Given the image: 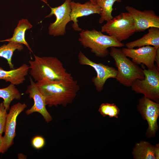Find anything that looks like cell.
<instances>
[{
  "label": "cell",
  "mask_w": 159,
  "mask_h": 159,
  "mask_svg": "<svg viewBox=\"0 0 159 159\" xmlns=\"http://www.w3.org/2000/svg\"><path fill=\"white\" fill-rule=\"evenodd\" d=\"M70 6L71 9L70 15V20L73 22L72 27L74 30L77 31H81L82 30L78 26L77 19L79 17L94 14L100 15L102 11V9L97 4L90 1L83 4L71 1Z\"/></svg>",
  "instance_id": "cell-14"
},
{
  "label": "cell",
  "mask_w": 159,
  "mask_h": 159,
  "mask_svg": "<svg viewBox=\"0 0 159 159\" xmlns=\"http://www.w3.org/2000/svg\"><path fill=\"white\" fill-rule=\"evenodd\" d=\"M138 109L148 124V131L154 134L158 128L157 121L159 115V104L145 96L139 100Z\"/></svg>",
  "instance_id": "cell-12"
},
{
  "label": "cell",
  "mask_w": 159,
  "mask_h": 159,
  "mask_svg": "<svg viewBox=\"0 0 159 159\" xmlns=\"http://www.w3.org/2000/svg\"><path fill=\"white\" fill-rule=\"evenodd\" d=\"M29 67L24 64L19 67L6 71L0 67V80L9 82L15 85L21 84L25 80V77L28 74Z\"/></svg>",
  "instance_id": "cell-15"
},
{
  "label": "cell",
  "mask_w": 159,
  "mask_h": 159,
  "mask_svg": "<svg viewBox=\"0 0 159 159\" xmlns=\"http://www.w3.org/2000/svg\"><path fill=\"white\" fill-rule=\"evenodd\" d=\"M30 84L27 87L25 93L28 94L30 99L32 98L34 104L30 109L27 110L26 114L29 115L34 112H38L43 117L47 123L52 120V117L47 111L44 97L39 90L35 83L30 78Z\"/></svg>",
  "instance_id": "cell-13"
},
{
  "label": "cell",
  "mask_w": 159,
  "mask_h": 159,
  "mask_svg": "<svg viewBox=\"0 0 159 159\" xmlns=\"http://www.w3.org/2000/svg\"><path fill=\"white\" fill-rule=\"evenodd\" d=\"M71 1V0H65L61 5L55 7H50L51 11L46 17H50L54 15L56 19L54 22L50 23L49 26V34L55 37L63 36L66 33V26L71 21L70 15Z\"/></svg>",
  "instance_id": "cell-7"
},
{
  "label": "cell",
  "mask_w": 159,
  "mask_h": 159,
  "mask_svg": "<svg viewBox=\"0 0 159 159\" xmlns=\"http://www.w3.org/2000/svg\"><path fill=\"white\" fill-rule=\"evenodd\" d=\"M25 103H18L12 105L7 114L3 137V143L1 153H4L14 144V139L16 136V127L17 117L26 107Z\"/></svg>",
  "instance_id": "cell-9"
},
{
  "label": "cell",
  "mask_w": 159,
  "mask_h": 159,
  "mask_svg": "<svg viewBox=\"0 0 159 159\" xmlns=\"http://www.w3.org/2000/svg\"><path fill=\"white\" fill-rule=\"evenodd\" d=\"M109 54L115 60L117 69L115 79L120 83L129 87L135 80L144 78L143 69L127 58L122 49L111 47Z\"/></svg>",
  "instance_id": "cell-4"
},
{
  "label": "cell",
  "mask_w": 159,
  "mask_h": 159,
  "mask_svg": "<svg viewBox=\"0 0 159 159\" xmlns=\"http://www.w3.org/2000/svg\"><path fill=\"white\" fill-rule=\"evenodd\" d=\"M23 48V44L9 42L7 44L0 47V57L6 59L10 69H13L14 65L11 61L14 52L16 50L21 51Z\"/></svg>",
  "instance_id": "cell-20"
},
{
  "label": "cell",
  "mask_w": 159,
  "mask_h": 159,
  "mask_svg": "<svg viewBox=\"0 0 159 159\" xmlns=\"http://www.w3.org/2000/svg\"><path fill=\"white\" fill-rule=\"evenodd\" d=\"M148 32L141 38L127 43L125 46L130 49L146 45L153 46L156 49L159 48V28L150 27Z\"/></svg>",
  "instance_id": "cell-16"
},
{
  "label": "cell",
  "mask_w": 159,
  "mask_h": 159,
  "mask_svg": "<svg viewBox=\"0 0 159 159\" xmlns=\"http://www.w3.org/2000/svg\"><path fill=\"white\" fill-rule=\"evenodd\" d=\"M78 57L80 64L90 66L96 71L97 76L92 78V81L98 91L100 92L103 89L107 79L116 78L117 70L115 68L101 63L95 62L89 59L80 51L79 53Z\"/></svg>",
  "instance_id": "cell-8"
},
{
  "label": "cell",
  "mask_w": 159,
  "mask_h": 159,
  "mask_svg": "<svg viewBox=\"0 0 159 159\" xmlns=\"http://www.w3.org/2000/svg\"><path fill=\"white\" fill-rule=\"evenodd\" d=\"M144 78L135 80L131 86L132 90L158 102L159 100V69L155 65L152 68H143Z\"/></svg>",
  "instance_id": "cell-6"
},
{
  "label": "cell",
  "mask_w": 159,
  "mask_h": 159,
  "mask_svg": "<svg viewBox=\"0 0 159 159\" xmlns=\"http://www.w3.org/2000/svg\"><path fill=\"white\" fill-rule=\"evenodd\" d=\"M154 153L156 159H158L159 158V144H157L154 146Z\"/></svg>",
  "instance_id": "cell-25"
},
{
  "label": "cell",
  "mask_w": 159,
  "mask_h": 159,
  "mask_svg": "<svg viewBox=\"0 0 159 159\" xmlns=\"http://www.w3.org/2000/svg\"><path fill=\"white\" fill-rule=\"evenodd\" d=\"M125 9L134 22L135 32H140L152 27L159 28V16L152 10L141 11L129 6Z\"/></svg>",
  "instance_id": "cell-10"
},
{
  "label": "cell",
  "mask_w": 159,
  "mask_h": 159,
  "mask_svg": "<svg viewBox=\"0 0 159 159\" xmlns=\"http://www.w3.org/2000/svg\"><path fill=\"white\" fill-rule=\"evenodd\" d=\"M122 0H96V4L102 9L99 20L100 24L111 20L113 17L112 14L113 6L115 2H120Z\"/></svg>",
  "instance_id": "cell-21"
},
{
  "label": "cell",
  "mask_w": 159,
  "mask_h": 159,
  "mask_svg": "<svg viewBox=\"0 0 159 159\" xmlns=\"http://www.w3.org/2000/svg\"><path fill=\"white\" fill-rule=\"evenodd\" d=\"M99 111L103 117L108 116L110 117H118L120 110L114 103H103L100 106Z\"/></svg>",
  "instance_id": "cell-22"
},
{
  "label": "cell",
  "mask_w": 159,
  "mask_h": 159,
  "mask_svg": "<svg viewBox=\"0 0 159 159\" xmlns=\"http://www.w3.org/2000/svg\"><path fill=\"white\" fill-rule=\"evenodd\" d=\"M21 95L15 85L10 84L7 87L0 89V97L3 100V102L7 111L10 109V105L14 99L19 100Z\"/></svg>",
  "instance_id": "cell-19"
},
{
  "label": "cell",
  "mask_w": 159,
  "mask_h": 159,
  "mask_svg": "<svg viewBox=\"0 0 159 159\" xmlns=\"http://www.w3.org/2000/svg\"><path fill=\"white\" fill-rule=\"evenodd\" d=\"M32 27V25L28 19H23L19 21L17 26L14 30L12 37L10 38L1 41L13 42L24 44L26 45L29 51L32 52L25 38L26 31Z\"/></svg>",
  "instance_id": "cell-17"
},
{
  "label": "cell",
  "mask_w": 159,
  "mask_h": 159,
  "mask_svg": "<svg viewBox=\"0 0 159 159\" xmlns=\"http://www.w3.org/2000/svg\"><path fill=\"white\" fill-rule=\"evenodd\" d=\"M3 143V137L0 134V153H1V150Z\"/></svg>",
  "instance_id": "cell-27"
},
{
  "label": "cell",
  "mask_w": 159,
  "mask_h": 159,
  "mask_svg": "<svg viewBox=\"0 0 159 159\" xmlns=\"http://www.w3.org/2000/svg\"><path fill=\"white\" fill-rule=\"evenodd\" d=\"M134 158L138 159H155L154 146L148 142L137 143L133 152Z\"/></svg>",
  "instance_id": "cell-18"
},
{
  "label": "cell",
  "mask_w": 159,
  "mask_h": 159,
  "mask_svg": "<svg viewBox=\"0 0 159 159\" xmlns=\"http://www.w3.org/2000/svg\"><path fill=\"white\" fill-rule=\"evenodd\" d=\"M42 0L45 3H46L47 2V1L48 0ZM89 0V1H90L91 2H92L94 4H96V0Z\"/></svg>",
  "instance_id": "cell-28"
},
{
  "label": "cell",
  "mask_w": 159,
  "mask_h": 159,
  "mask_svg": "<svg viewBox=\"0 0 159 159\" xmlns=\"http://www.w3.org/2000/svg\"><path fill=\"white\" fill-rule=\"evenodd\" d=\"M155 61L157 64V67L159 69V48H158L156 50V53L155 57Z\"/></svg>",
  "instance_id": "cell-26"
},
{
  "label": "cell",
  "mask_w": 159,
  "mask_h": 159,
  "mask_svg": "<svg viewBox=\"0 0 159 159\" xmlns=\"http://www.w3.org/2000/svg\"><path fill=\"white\" fill-rule=\"evenodd\" d=\"M7 110L3 103H0V134L2 135L4 132L6 118Z\"/></svg>",
  "instance_id": "cell-23"
},
{
  "label": "cell",
  "mask_w": 159,
  "mask_h": 159,
  "mask_svg": "<svg viewBox=\"0 0 159 159\" xmlns=\"http://www.w3.org/2000/svg\"><path fill=\"white\" fill-rule=\"evenodd\" d=\"M157 49L150 45H146L136 49L124 48L122 50L126 57L132 58L136 64L138 65L142 63L148 68H151L155 65L154 62Z\"/></svg>",
  "instance_id": "cell-11"
},
{
  "label": "cell",
  "mask_w": 159,
  "mask_h": 159,
  "mask_svg": "<svg viewBox=\"0 0 159 159\" xmlns=\"http://www.w3.org/2000/svg\"><path fill=\"white\" fill-rule=\"evenodd\" d=\"M101 32L115 38L120 42L127 39L135 32L134 22L128 12H122L107 21Z\"/></svg>",
  "instance_id": "cell-5"
},
{
  "label": "cell",
  "mask_w": 159,
  "mask_h": 159,
  "mask_svg": "<svg viewBox=\"0 0 159 159\" xmlns=\"http://www.w3.org/2000/svg\"><path fill=\"white\" fill-rule=\"evenodd\" d=\"M35 84L49 107L72 103L80 89L77 82L72 76L58 81L43 80Z\"/></svg>",
  "instance_id": "cell-1"
},
{
  "label": "cell",
  "mask_w": 159,
  "mask_h": 159,
  "mask_svg": "<svg viewBox=\"0 0 159 159\" xmlns=\"http://www.w3.org/2000/svg\"><path fill=\"white\" fill-rule=\"evenodd\" d=\"M79 33V41L84 47H88L98 57H104L109 54L108 49L111 47H122L125 44L114 37L106 35L95 29L83 30Z\"/></svg>",
  "instance_id": "cell-3"
},
{
  "label": "cell",
  "mask_w": 159,
  "mask_h": 159,
  "mask_svg": "<svg viewBox=\"0 0 159 159\" xmlns=\"http://www.w3.org/2000/svg\"><path fill=\"white\" fill-rule=\"evenodd\" d=\"M32 146L35 149H39L42 148L45 144L44 138L40 136H36L32 139Z\"/></svg>",
  "instance_id": "cell-24"
},
{
  "label": "cell",
  "mask_w": 159,
  "mask_h": 159,
  "mask_svg": "<svg viewBox=\"0 0 159 159\" xmlns=\"http://www.w3.org/2000/svg\"><path fill=\"white\" fill-rule=\"evenodd\" d=\"M34 60H29L30 73L35 82L43 80L58 81L71 76L57 57H41L34 55Z\"/></svg>",
  "instance_id": "cell-2"
}]
</instances>
